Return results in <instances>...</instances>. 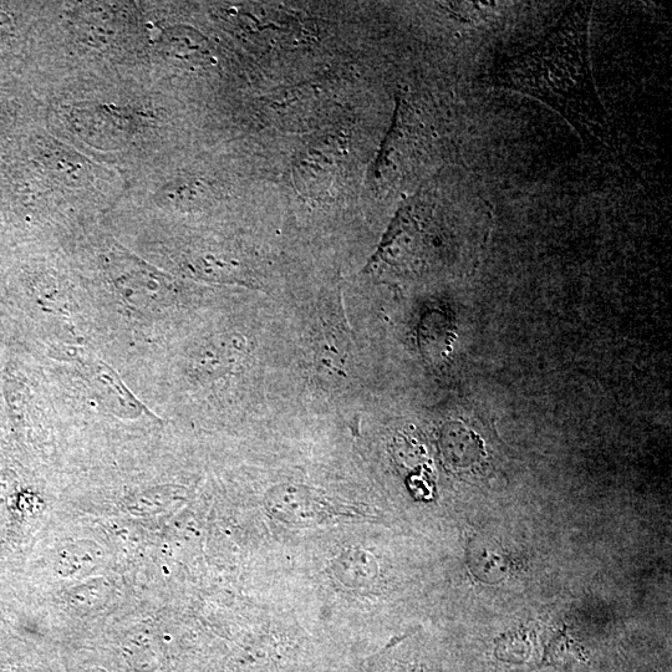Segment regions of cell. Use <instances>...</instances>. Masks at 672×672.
<instances>
[{
    "mask_svg": "<svg viewBox=\"0 0 672 672\" xmlns=\"http://www.w3.org/2000/svg\"><path fill=\"white\" fill-rule=\"evenodd\" d=\"M592 3H574L532 47L503 59L492 73L498 88L541 101L562 116L584 144L603 145L609 126L590 60Z\"/></svg>",
    "mask_w": 672,
    "mask_h": 672,
    "instance_id": "6da1fadb",
    "label": "cell"
},
{
    "mask_svg": "<svg viewBox=\"0 0 672 672\" xmlns=\"http://www.w3.org/2000/svg\"><path fill=\"white\" fill-rule=\"evenodd\" d=\"M164 47L175 58L187 63L203 64L210 58L207 40L190 28L168 30L164 37Z\"/></svg>",
    "mask_w": 672,
    "mask_h": 672,
    "instance_id": "7a4b0ae2",
    "label": "cell"
}]
</instances>
